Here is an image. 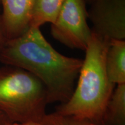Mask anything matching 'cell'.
Returning a JSON list of instances; mask_svg holds the SVG:
<instances>
[{
  "label": "cell",
  "mask_w": 125,
  "mask_h": 125,
  "mask_svg": "<svg viewBox=\"0 0 125 125\" xmlns=\"http://www.w3.org/2000/svg\"><path fill=\"white\" fill-rule=\"evenodd\" d=\"M0 61L31 73L44 84L49 103L67 102L73 94L83 59L61 54L48 42L39 27L30 26L16 38L5 40Z\"/></svg>",
  "instance_id": "6da1fadb"
},
{
  "label": "cell",
  "mask_w": 125,
  "mask_h": 125,
  "mask_svg": "<svg viewBox=\"0 0 125 125\" xmlns=\"http://www.w3.org/2000/svg\"><path fill=\"white\" fill-rule=\"evenodd\" d=\"M109 43L110 41L92 32L73 94L54 112L103 123L106 106L115 87L105 70Z\"/></svg>",
  "instance_id": "7a4b0ae2"
},
{
  "label": "cell",
  "mask_w": 125,
  "mask_h": 125,
  "mask_svg": "<svg viewBox=\"0 0 125 125\" xmlns=\"http://www.w3.org/2000/svg\"><path fill=\"white\" fill-rule=\"evenodd\" d=\"M49 104L46 87L35 75L18 67L0 68V112L10 123H39Z\"/></svg>",
  "instance_id": "3957f363"
},
{
  "label": "cell",
  "mask_w": 125,
  "mask_h": 125,
  "mask_svg": "<svg viewBox=\"0 0 125 125\" xmlns=\"http://www.w3.org/2000/svg\"><path fill=\"white\" fill-rule=\"evenodd\" d=\"M87 18L85 0H66L51 24L52 35L71 49L85 51L92 34Z\"/></svg>",
  "instance_id": "277c9868"
},
{
  "label": "cell",
  "mask_w": 125,
  "mask_h": 125,
  "mask_svg": "<svg viewBox=\"0 0 125 125\" xmlns=\"http://www.w3.org/2000/svg\"><path fill=\"white\" fill-rule=\"evenodd\" d=\"M87 11L92 32L109 41L125 40V0H93Z\"/></svg>",
  "instance_id": "5b68a950"
},
{
  "label": "cell",
  "mask_w": 125,
  "mask_h": 125,
  "mask_svg": "<svg viewBox=\"0 0 125 125\" xmlns=\"http://www.w3.org/2000/svg\"><path fill=\"white\" fill-rule=\"evenodd\" d=\"M0 4L5 40L16 38L30 27L34 0H0Z\"/></svg>",
  "instance_id": "8992f818"
},
{
  "label": "cell",
  "mask_w": 125,
  "mask_h": 125,
  "mask_svg": "<svg viewBox=\"0 0 125 125\" xmlns=\"http://www.w3.org/2000/svg\"><path fill=\"white\" fill-rule=\"evenodd\" d=\"M105 70L114 85L125 83V41L112 40L105 58Z\"/></svg>",
  "instance_id": "52a82bcc"
},
{
  "label": "cell",
  "mask_w": 125,
  "mask_h": 125,
  "mask_svg": "<svg viewBox=\"0 0 125 125\" xmlns=\"http://www.w3.org/2000/svg\"><path fill=\"white\" fill-rule=\"evenodd\" d=\"M104 125H125V83L117 85L103 116Z\"/></svg>",
  "instance_id": "ba28073f"
},
{
  "label": "cell",
  "mask_w": 125,
  "mask_h": 125,
  "mask_svg": "<svg viewBox=\"0 0 125 125\" xmlns=\"http://www.w3.org/2000/svg\"><path fill=\"white\" fill-rule=\"evenodd\" d=\"M65 1L34 0L30 26L40 28L46 23H53Z\"/></svg>",
  "instance_id": "9c48e42d"
},
{
  "label": "cell",
  "mask_w": 125,
  "mask_h": 125,
  "mask_svg": "<svg viewBox=\"0 0 125 125\" xmlns=\"http://www.w3.org/2000/svg\"><path fill=\"white\" fill-rule=\"evenodd\" d=\"M39 125H104L86 119L67 116L54 112L46 114Z\"/></svg>",
  "instance_id": "30bf717a"
},
{
  "label": "cell",
  "mask_w": 125,
  "mask_h": 125,
  "mask_svg": "<svg viewBox=\"0 0 125 125\" xmlns=\"http://www.w3.org/2000/svg\"><path fill=\"white\" fill-rule=\"evenodd\" d=\"M0 5H1V4H0ZM5 41V38L4 32H3L2 21H1V11H0V48L4 43Z\"/></svg>",
  "instance_id": "8fae6325"
},
{
  "label": "cell",
  "mask_w": 125,
  "mask_h": 125,
  "mask_svg": "<svg viewBox=\"0 0 125 125\" xmlns=\"http://www.w3.org/2000/svg\"><path fill=\"white\" fill-rule=\"evenodd\" d=\"M10 122L5 116L0 112V125H8Z\"/></svg>",
  "instance_id": "7c38bea8"
},
{
  "label": "cell",
  "mask_w": 125,
  "mask_h": 125,
  "mask_svg": "<svg viewBox=\"0 0 125 125\" xmlns=\"http://www.w3.org/2000/svg\"><path fill=\"white\" fill-rule=\"evenodd\" d=\"M8 125H39L38 123L34 122H26V123H9Z\"/></svg>",
  "instance_id": "4fadbf2b"
},
{
  "label": "cell",
  "mask_w": 125,
  "mask_h": 125,
  "mask_svg": "<svg viewBox=\"0 0 125 125\" xmlns=\"http://www.w3.org/2000/svg\"><path fill=\"white\" fill-rule=\"evenodd\" d=\"M92 1H93V0H92Z\"/></svg>",
  "instance_id": "5bb4252c"
}]
</instances>
